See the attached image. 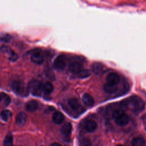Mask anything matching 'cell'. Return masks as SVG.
<instances>
[{"instance_id": "cell-23", "label": "cell", "mask_w": 146, "mask_h": 146, "mask_svg": "<svg viewBox=\"0 0 146 146\" xmlns=\"http://www.w3.org/2000/svg\"><path fill=\"white\" fill-rule=\"evenodd\" d=\"M78 75L81 78H87L91 75V71L88 69H83Z\"/></svg>"}, {"instance_id": "cell-21", "label": "cell", "mask_w": 146, "mask_h": 146, "mask_svg": "<svg viewBox=\"0 0 146 146\" xmlns=\"http://www.w3.org/2000/svg\"><path fill=\"white\" fill-rule=\"evenodd\" d=\"M11 116V112L9 110H5L2 111L1 113V117L2 119L5 121H7Z\"/></svg>"}, {"instance_id": "cell-29", "label": "cell", "mask_w": 146, "mask_h": 146, "mask_svg": "<svg viewBox=\"0 0 146 146\" xmlns=\"http://www.w3.org/2000/svg\"><path fill=\"white\" fill-rule=\"evenodd\" d=\"M116 146H124V145H122V144H118V145H117Z\"/></svg>"}, {"instance_id": "cell-17", "label": "cell", "mask_w": 146, "mask_h": 146, "mask_svg": "<svg viewBox=\"0 0 146 146\" xmlns=\"http://www.w3.org/2000/svg\"><path fill=\"white\" fill-rule=\"evenodd\" d=\"M38 103L35 100H31L28 102L26 104V109L29 112H34L38 108Z\"/></svg>"}, {"instance_id": "cell-24", "label": "cell", "mask_w": 146, "mask_h": 146, "mask_svg": "<svg viewBox=\"0 0 146 146\" xmlns=\"http://www.w3.org/2000/svg\"><path fill=\"white\" fill-rule=\"evenodd\" d=\"M11 39V36L9 34L4 33V34H1L0 35V42H8Z\"/></svg>"}, {"instance_id": "cell-18", "label": "cell", "mask_w": 146, "mask_h": 146, "mask_svg": "<svg viewBox=\"0 0 146 146\" xmlns=\"http://www.w3.org/2000/svg\"><path fill=\"white\" fill-rule=\"evenodd\" d=\"M131 144L132 146H144L145 140L142 137H136L132 140Z\"/></svg>"}, {"instance_id": "cell-8", "label": "cell", "mask_w": 146, "mask_h": 146, "mask_svg": "<svg viewBox=\"0 0 146 146\" xmlns=\"http://www.w3.org/2000/svg\"><path fill=\"white\" fill-rule=\"evenodd\" d=\"M70 107L74 111H79L82 110V107L81 106L78 100L76 98H71L68 102Z\"/></svg>"}, {"instance_id": "cell-4", "label": "cell", "mask_w": 146, "mask_h": 146, "mask_svg": "<svg viewBox=\"0 0 146 146\" xmlns=\"http://www.w3.org/2000/svg\"><path fill=\"white\" fill-rule=\"evenodd\" d=\"M66 66V62L63 56H58L54 62V67L57 70H63Z\"/></svg>"}, {"instance_id": "cell-30", "label": "cell", "mask_w": 146, "mask_h": 146, "mask_svg": "<svg viewBox=\"0 0 146 146\" xmlns=\"http://www.w3.org/2000/svg\"><path fill=\"white\" fill-rule=\"evenodd\" d=\"M1 95L0 94V102H1Z\"/></svg>"}, {"instance_id": "cell-22", "label": "cell", "mask_w": 146, "mask_h": 146, "mask_svg": "<svg viewBox=\"0 0 146 146\" xmlns=\"http://www.w3.org/2000/svg\"><path fill=\"white\" fill-rule=\"evenodd\" d=\"M0 50L4 54H6L7 55H9V56L14 52V51H13L10 47L6 46H2L0 48Z\"/></svg>"}, {"instance_id": "cell-12", "label": "cell", "mask_w": 146, "mask_h": 146, "mask_svg": "<svg viewBox=\"0 0 146 146\" xmlns=\"http://www.w3.org/2000/svg\"><path fill=\"white\" fill-rule=\"evenodd\" d=\"M27 119V115L24 112H19L15 119V123L19 126H23L25 124Z\"/></svg>"}, {"instance_id": "cell-1", "label": "cell", "mask_w": 146, "mask_h": 146, "mask_svg": "<svg viewBox=\"0 0 146 146\" xmlns=\"http://www.w3.org/2000/svg\"><path fill=\"white\" fill-rule=\"evenodd\" d=\"M124 102L127 106L131 107L132 110L136 112H141L145 107V103L137 96H131Z\"/></svg>"}, {"instance_id": "cell-25", "label": "cell", "mask_w": 146, "mask_h": 146, "mask_svg": "<svg viewBox=\"0 0 146 146\" xmlns=\"http://www.w3.org/2000/svg\"><path fill=\"white\" fill-rule=\"evenodd\" d=\"M123 113H124L123 110H120V109H116L115 110H114L112 112V117L115 119H116L117 117H119L120 116H121V115H123Z\"/></svg>"}, {"instance_id": "cell-11", "label": "cell", "mask_w": 146, "mask_h": 146, "mask_svg": "<svg viewBox=\"0 0 146 146\" xmlns=\"http://www.w3.org/2000/svg\"><path fill=\"white\" fill-rule=\"evenodd\" d=\"M82 101L84 104L87 107H91L94 104V99L91 95L85 93L82 96Z\"/></svg>"}, {"instance_id": "cell-5", "label": "cell", "mask_w": 146, "mask_h": 146, "mask_svg": "<svg viewBox=\"0 0 146 146\" xmlns=\"http://www.w3.org/2000/svg\"><path fill=\"white\" fill-rule=\"evenodd\" d=\"M68 70L72 74H78L83 70V66L82 64L79 62H74L70 64Z\"/></svg>"}, {"instance_id": "cell-2", "label": "cell", "mask_w": 146, "mask_h": 146, "mask_svg": "<svg viewBox=\"0 0 146 146\" xmlns=\"http://www.w3.org/2000/svg\"><path fill=\"white\" fill-rule=\"evenodd\" d=\"M29 91L35 96H39L43 91V85L38 80L33 79L28 84Z\"/></svg>"}, {"instance_id": "cell-20", "label": "cell", "mask_w": 146, "mask_h": 146, "mask_svg": "<svg viewBox=\"0 0 146 146\" xmlns=\"http://www.w3.org/2000/svg\"><path fill=\"white\" fill-rule=\"evenodd\" d=\"M13 137L11 133H9L5 137L3 142L4 146H13Z\"/></svg>"}, {"instance_id": "cell-3", "label": "cell", "mask_w": 146, "mask_h": 146, "mask_svg": "<svg viewBox=\"0 0 146 146\" xmlns=\"http://www.w3.org/2000/svg\"><path fill=\"white\" fill-rule=\"evenodd\" d=\"M13 90L18 95H23L25 94L26 90L23 83L18 80H15L12 83Z\"/></svg>"}, {"instance_id": "cell-7", "label": "cell", "mask_w": 146, "mask_h": 146, "mask_svg": "<svg viewBox=\"0 0 146 146\" xmlns=\"http://www.w3.org/2000/svg\"><path fill=\"white\" fill-rule=\"evenodd\" d=\"M106 80L107 82V83L117 85L120 81V78L119 75L117 73L111 72L107 75Z\"/></svg>"}, {"instance_id": "cell-10", "label": "cell", "mask_w": 146, "mask_h": 146, "mask_svg": "<svg viewBox=\"0 0 146 146\" xmlns=\"http://www.w3.org/2000/svg\"><path fill=\"white\" fill-rule=\"evenodd\" d=\"M129 117L125 113L115 119V123L119 126H124L129 122Z\"/></svg>"}, {"instance_id": "cell-13", "label": "cell", "mask_w": 146, "mask_h": 146, "mask_svg": "<svg viewBox=\"0 0 146 146\" xmlns=\"http://www.w3.org/2000/svg\"><path fill=\"white\" fill-rule=\"evenodd\" d=\"M117 90H118L117 85L106 83L103 86V90L106 92H107L109 94H113L116 92Z\"/></svg>"}, {"instance_id": "cell-16", "label": "cell", "mask_w": 146, "mask_h": 146, "mask_svg": "<svg viewBox=\"0 0 146 146\" xmlns=\"http://www.w3.org/2000/svg\"><path fill=\"white\" fill-rule=\"evenodd\" d=\"M71 130H72V125L70 123H67L62 126L61 128V132L64 136L67 137V136H69L71 134Z\"/></svg>"}, {"instance_id": "cell-14", "label": "cell", "mask_w": 146, "mask_h": 146, "mask_svg": "<svg viewBox=\"0 0 146 146\" xmlns=\"http://www.w3.org/2000/svg\"><path fill=\"white\" fill-rule=\"evenodd\" d=\"M97 123L95 121L90 120L86 123L84 128L87 132H92L96 130V129L97 128Z\"/></svg>"}, {"instance_id": "cell-9", "label": "cell", "mask_w": 146, "mask_h": 146, "mask_svg": "<svg viewBox=\"0 0 146 146\" xmlns=\"http://www.w3.org/2000/svg\"><path fill=\"white\" fill-rule=\"evenodd\" d=\"M92 71L96 75L102 74L105 71V66L100 62H95L92 66Z\"/></svg>"}, {"instance_id": "cell-15", "label": "cell", "mask_w": 146, "mask_h": 146, "mask_svg": "<svg viewBox=\"0 0 146 146\" xmlns=\"http://www.w3.org/2000/svg\"><path fill=\"white\" fill-rule=\"evenodd\" d=\"M64 119V115L59 111H56L52 115V120L56 124L62 123Z\"/></svg>"}, {"instance_id": "cell-6", "label": "cell", "mask_w": 146, "mask_h": 146, "mask_svg": "<svg viewBox=\"0 0 146 146\" xmlns=\"http://www.w3.org/2000/svg\"><path fill=\"white\" fill-rule=\"evenodd\" d=\"M31 61L37 64H41L44 62V58L42 53L39 51L34 52L31 56Z\"/></svg>"}, {"instance_id": "cell-27", "label": "cell", "mask_w": 146, "mask_h": 146, "mask_svg": "<svg viewBox=\"0 0 146 146\" xmlns=\"http://www.w3.org/2000/svg\"><path fill=\"white\" fill-rule=\"evenodd\" d=\"M18 59V55L14 52L9 56V60L11 62H15Z\"/></svg>"}, {"instance_id": "cell-19", "label": "cell", "mask_w": 146, "mask_h": 146, "mask_svg": "<svg viewBox=\"0 0 146 146\" xmlns=\"http://www.w3.org/2000/svg\"><path fill=\"white\" fill-rule=\"evenodd\" d=\"M54 90L53 85L50 82H46L43 84V92L46 94H51Z\"/></svg>"}, {"instance_id": "cell-26", "label": "cell", "mask_w": 146, "mask_h": 146, "mask_svg": "<svg viewBox=\"0 0 146 146\" xmlns=\"http://www.w3.org/2000/svg\"><path fill=\"white\" fill-rule=\"evenodd\" d=\"M80 146H91V141L89 139L83 137L80 140Z\"/></svg>"}, {"instance_id": "cell-28", "label": "cell", "mask_w": 146, "mask_h": 146, "mask_svg": "<svg viewBox=\"0 0 146 146\" xmlns=\"http://www.w3.org/2000/svg\"><path fill=\"white\" fill-rule=\"evenodd\" d=\"M51 146H62V145L58 143H54L51 145Z\"/></svg>"}]
</instances>
